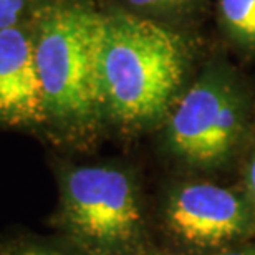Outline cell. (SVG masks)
Instances as JSON below:
<instances>
[{"label": "cell", "mask_w": 255, "mask_h": 255, "mask_svg": "<svg viewBox=\"0 0 255 255\" xmlns=\"http://www.w3.org/2000/svg\"><path fill=\"white\" fill-rule=\"evenodd\" d=\"M0 255H86L63 237L22 232L0 241Z\"/></svg>", "instance_id": "obj_7"}, {"label": "cell", "mask_w": 255, "mask_h": 255, "mask_svg": "<svg viewBox=\"0 0 255 255\" xmlns=\"http://www.w3.org/2000/svg\"><path fill=\"white\" fill-rule=\"evenodd\" d=\"M142 255H161V254H142Z\"/></svg>", "instance_id": "obj_13"}, {"label": "cell", "mask_w": 255, "mask_h": 255, "mask_svg": "<svg viewBox=\"0 0 255 255\" xmlns=\"http://www.w3.org/2000/svg\"><path fill=\"white\" fill-rule=\"evenodd\" d=\"M246 194L251 201L254 211H255V142L249 156L247 167H246Z\"/></svg>", "instance_id": "obj_11"}, {"label": "cell", "mask_w": 255, "mask_h": 255, "mask_svg": "<svg viewBox=\"0 0 255 255\" xmlns=\"http://www.w3.org/2000/svg\"><path fill=\"white\" fill-rule=\"evenodd\" d=\"M28 0H0V30L20 23Z\"/></svg>", "instance_id": "obj_9"}, {"label": "cell", "mask_w": 255, "mask_h": 255, "mask_svg": "<svg viewBox=\"0 0 255 255\" xmlns=\"http://www.w3.org/2000/svg\"><path fill=\"white\" fill-rule=\"evenodd\" d=\"M184 37L123 10L103 13L100 88L103 115L126 128H144L167 115L189 65Z\"/></svg>", "instance_id": "obj_1"}, {"label": "cell", "mask_w": 255, "mask_h": 255, "mask_svg": "<svg viewBox=\"0 0 255 255\" xmlns=\"http://www.w3.org/2000/svg\"><path fill=\"white\" fill-rule=\"evenodd\" d=\"M131 7L151 12H167V10H179L189 7L194 0H126Z\"/></svg>", "instance_id": "obj_10"}, {"label": "cell", "mask_w": 255, "mask_h": 255, "mask_svg": "<svg viewBox=\"0 0 255 255\" xmlns=\"http://www.w3.org/2000/svg\"><path fill=\"white\" fill-rule=\"evenodd\" d=\"M103 13L78 2L47 5L33 28L43 90L45 126L65 136H85L103 115L100 43Z\"/></svg>", "instance_id": "obj_2"}, {"label": "cell", "mask_w": 255, "mask_h": 255, "mask_svg": "<svg viewBox=\"0 0 255 255\" xmlns=\"http://www.w3.org/2000/svg\"><path fill=\"white\" fill-rule=\"evenodd\" d=\"M164 219L187 246L217 249L246 236L255 211L247 194L212 182H186L169 192Z\"/></svg>", "instance_id": "obj_5"}, {"label": "cell", "mask_w": 255, "mask_h": 255, "mask_svg": "<svg viewBox=\"0 0 255 255\" xmlns=\"http://www.w3.org/2000/svg\"><path fill=\"white\" fill-rule=\"evenodd\" d=\"M219 15L234 42L255 48V0H219Z\"/></svg>", "instance_id": "obj_8"}, {"label": "cell", "mask_w": 255, "mask_h": 255, "mask_svg": "<svg viewBox=\"0 0 255 255\" xmlns=\"http://www.w3.org/2000/svg\"><path fill=\"white\" fill-rule=\"evenodd\" d=\"M247 121L249 105L241 83L227 70L209 68L171 111L167 147L191 166H221L237 149Z\"/></svg>", "instance_id": "obj_4"}, {"label": "cell", "mask_w": 255, "mask_h": 255, "mask_svg": "<svg viewBox=\"0 0 255 255\" xmlns=\"http://www.w3.org/2000/svg\"><path fill=\"white\" fill-rule=\"evenodd\" d=\"M53 226L86 255H142L144 216L134 176L116 164L63 166Z\"/></svg>", "instance_id": "obj_3"}, {"label": "cell", "mask_w": 255, "mask_h": 255, "mask_svg": "<svg viewBox=\"0 0 255 255\" xmlns=\"http://www.w3.org/2000/svg\"><path fill=\"white\" fill-rule=\"evenodd\" d=\"M45 121L33 28L17 23L0 30V125L33 129Z\"/></svg>", "instance_id": "obj_6"}, {"label": "cell", "mask_w": 255, "mask_h": 255, "mask_svg": "<svg viewBox=\"0 0 255 255\" xmlns=\"http://www.w3.org/2000/svg\"><path fill=\"white\" fill-rule=\"evenodd\" d=\"M222 255H255V246L241 247V249H236V251H229Z\"/></svg>", "instance_id": "obj_12"}]
</instances>
